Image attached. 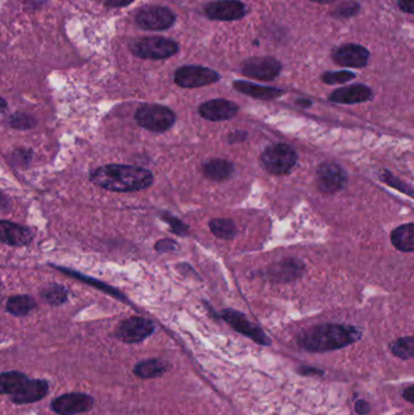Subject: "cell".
I'll return each mask as SVG.
<instances>
[{
    "mask_svg": "<svg viewBox=\"0 0 414 415\" xmlns=\"http://www.w3.org/2000/svg\"><path fill=\"white\" fill-rule=\"evenodd\" d=\"M361 337L362 332L354 326L323 323L300 333L298 345L307 352H327L353 345Z\"/></svg>",
    "mask_w": 414,
    "mask_h": 415,
    "instance_id": "cell-1",
    "label": "cell"
},
{
    "mask_svg": "<svg viewBox=\"0 0 414 415\" xmlns=\"http://www.w3.org/2000/svg\"><path fill=\"white\" fill-rule=\"evenodd\" d=\"M90 180L111 192H136L149 189L154 184V174L140 166L108 164L94 169Z\"/></svg>",
    "mask_w": 414,
    "mask_h": 415,
    "instance_id": "cell-2",
    "label": "cell"
},
{
    "mask_svg": "<svg viewBox=\"0 0 414 415\" xmlns=\"http://www.w3.org/2000/svg\"><path fill=\"white\" fill-rule=\"evenodd\" d=\"M133 55L144 60H167L179 52V44L163 37H142L131 44Z\"/></svg>",
    "mask_w": 414,
    "mask_h": 415,
    "instance_id": "cell-3",
    "label": "cell"
},
{
    "mask_svg": "<svg viewBox=\"0 0 414 415\" xmlns=\"http://www.w3.org/2000/svg\"><path fill=\"white\" fill-rule=\"evenodd\" d=\"M261 164L272 175H286L293 169L298 154L286 143H276L269 146L260 157Z\"/></svg>",
    "mask_w": 414,
    "mask_h": 415,
    "instance_id": "cell-4",
    "label": "cell"
},
{
    "mask_svg": "<svg viewBox=\"0 0 414 415\" xmlns=\"http://www.w3.org/2000/svg\"><path fill=\"white\" fill-rule=\"evenodd\" d=\"M136 123L152 133H164L175 124L177 115L162 105H144L135 113Z\"/></svg>",
    "mask_w": 414,
    "mask_h": 415,
    "instance_id": "cell-5",
    "label": "cell"
},
{
    "mask_svg": "<svg viewBox=\"0 0 414 415\" xmlns=\"http://www.w3.org/2000/svg\"><path fill=\"white\" fill-rule=\"evenodd\" d=\"M175 22L177 15L162 5H146L135 13V23L145 31H167Z\"/></svg>",
    "mask_w": 414,
    "mask_h": 415,
    "instance_id": "cell-6",
    "label": "cell"
},
{
    "mask_svg": "<svg viewBox=\"0 0 414 415\" xmlns=\"http://www.w3.org/2000/svg\"><path fill=\"white\" fill-rule=\"evenodd\" d=\"M220 74L214 69L203 66H182L174 72V83L185 89H195L207 87L219 82Z\"/></svg>",
    "mask_w": 414,
    "mask_h": 415,
    "instance_id": "cell-7",
    "label": "cell"
},
{
    "mask_svg": "<svg viewBox=\"0 0 414 415\" xmlns=\"http://www.w3.org/2000/svg\"><path fill=\"white\" fill-rule=\"evenodd\" d=\"M282 71V64L272 56L249 57L243 61L241 72L248 78L270 82L279 77Z\"/></svg>",
    "mask_w": 414,
    "mask_h": 415,
    "instance_id": "cell-8",
    "label": "cell"
},
{
    "mask_svg": "<svg viewBox=\"0 0 414 415\" xmlns=\"http://www.w3.org/2000/svg\"><path fill=\"white\" fill-rule=\"evenodd\" d=\"M220 316L230 327H232L236 332L242 334L244 337H249L258 345H271L270 337L266 335L265 332L260 327L251 323L242 312H238L236 310L228 309L223 310Z\"/></svg>",
    "mask_w": 414,
    "mask_h": 415,
    "instance_id": "cell-9",
    "label": "cell"
},
{
    "mask_svg": "<svg viewBox=\"0 0 414 415\" xmlns=\"http://www.w3.org/2000/svg\"><path fill=\"white\" fill-rule=\"evenodd\" d=\"M156 330L154 323L144 317H131L121 323L116 335L126 344H138L151 337Z\"/></svg>",
    "mask_w": 414,
    "mask_h": 415,
    "instance_id": "cell-10",
    "label": "cell"
},
{
    "mask_svg": "<svg viewBox=\"0 0 414 415\" xmlns=\"http://www.w3.org/2000/svg\"><path fill=\"white\" fill-rule=\"evenodd\" d=\"M205 14L213 21H237L247 16L248 8L239 0H215L205 5Z\"/></svg>",
    "mask_w": 414,
    "mask_h": 415,
    "instance_id": "cell-11",
    "label": "cell"
},
{
    "mask_svg": "<svg viewBox=\"0 0 414 415\" xmlns=\"http://www.w3.org/2000/svg\"><path fill=\"white\" fill-rule=\"evenodd\" d=\"M94 398L87 393L71 392L61 395L52 402V409L59 415H75L90 411Z\"/></svg>",
    "mask_w": 414,
    "mask_h": 415,
    "instance_id": "cell-12",
    "label": "cell"
},
{
    "mask_svg": "<svg viewBox=\"0 0 414 415\" xmlns=\"http://www.w3.org/2000/svg\"><path fill=\"white\" fill-rule=\"evenodd\" d=\"M369 50L360 44H344L332 51V59L337 65L349 68H363L369 60Z\"/></svg>",
    "mask_w": 414,
    "mask_h": 415,
    "instance_id": "cell-13",
    "label": "cell"
},
{
    "mask_svg": "<svg viewBox=\"0 0 414 415\" xmlns=\"http://www.w3.org/2000/svg\"><path fill=\"white\" fill-rule=\"evenodd\" d=\"M346 174L335 163H323L317 170V186L325 194H334L344 187Z\"/></svg>",
    "mask_w": 414,
    "mask_h": 415,
    "instance_id": "cell-14",
    "label": "cell"
},
{
    "mask_svg": "<svg viewBox=\"0 0 414 415\" xmlns=\"http://www.w3.org/2000/svg\"><path fill=\"white\" fill-rule=\"evenodd\" d=\"M239 111L237 103L226 99H214L202 103L198 113L202 118L210 122H223L233 118Z\"/></svg>",
    "mask_w": 414,
    "mask_h": 415,
    "instance_id": "cell-15",
    "label": "cell"
},
{
    "mask_svg": "<svg viewBox=\"0 0 414 415\" xmlns=\"http://www.w3.org/2000/svg\"><path fill=\"white\" fill-rule=\"evenodd\" d=\"M373 97L372 89L363 84H354L343 88L337 89L332 92L330 100L335 103L354 105L367 102Z\"/></svg>",
    "mask_w": 414,
    "mask_h": 415,
    "instance_id": "cell-16",
    "label": "cell"
},
{
    "mask_svg": "<svg viewBox=\"0 0 414 415\" xmlns=\"http://www.w3.org/2000/svg\"><path fill=\"white\" fill-rule=\"evenodd\" d=\"M0 240L4 245L11 247H24L32 242V231L15 222L0 221Z\"/></svg>",
    "mask_w": 414,
    "mask_h": 415,
    "instance_id": "cell-17",
    "label": "cell"
},
{
    "mask_svg": "<svg viewBox=\"0 0 414 415\" xmlns=\"http://www.w3.org/2000/svg\"><path fill=\"white\" fill-rule=\"evenodd\" d=\"M47 392H49V384L47 380L28 379L24 388H21L15 396L11 397V401L16 405L34 403L47 396Z\"/></svg>",
    "mask_w": 414,
    "mask_h": 415,
    "instance_id": "cell-18",
    "label": "cell"
},
{
    "mask_svg": "<svg viewBox=\"0 0 414 415\" xmlns=\"http://www.w3.org/2000/svg\"><path fill=\"white\" fill-rule=\"evenodd\" d=\"M235 90H237L241 94H244L247 96L258 99V100H275L279 96L283 95V90L277 88H271V87H263L259 84L251 83V82H244V80H235L232 83Z\"/></svg>",
    "mask_w": 414,
    "mask_h": 415,
    "instance_id": "cell-19",
    "label": "cell"
},
{
    "mask_svg": "<svg viewBox=\"0 0 414 415\" xmlns=\"http://www.w3.org/2000/svg\"><path fill=\"white\" fill-rule=\"evenodd\" d=\"M235 166L231 161L223 158H215L209 159L203 164V174L207 179L215 181V182H223L233 175Z\"/></svg>",
    "mask_w": 414,
    "mask_h": 415,
    "instance_id": "cell-20",
    "label": "cell"
},
{
    "mask_svg": "<svg viewBox=\"0 0 414 415\" xmlns=\"http://www.w3.org/2000/svg\"><path fill=\"white\" fill-rule=\"evenodd\" d=\"M305 271L303 263L298 260L288 259L282 263H277L276 266L270 268L269 276L272 279L279 282H290L297 279Z\"/></svg>",
    "mask_w": 414,
    "mask_h": 415,
    "instance_id": "cell-21",
    "label": "cell"
},
{
    "mask_svg": "<svg viewBox=\"0 0 414 415\" xmlns=\"http://www.w3.org/2000/svg\"><path fill=\"white\" fill-rule=\"evenodd\" d=\"M52 268H55L57 271H61V272L65 273L67 276L75 278V279H80V281L83 282V283H87L88 286H95V288H98V291H103V293H108V296L121 300L123 303H128V299H126V296L121 294V291L116 289V288H113V286H108L106 283H103V282L98 281V279L91 278V277L84 276L82 273L73 271V270H71V268H59V266H52Z\"/></svg>",
    "mask_w": 414,
    "mask_h": 415,
    "instance_id": "cell-22",
    "label": "cell"
},
{
    "mask_svg": "<svg viewBox=\"0 0 414 415\" xmlns=\"http://www.w3.org/2000/svg\"><path fill=\"white\" fill-rule=\"evenodd\" d=\"M391 242L396 249L401 252H414V224L401 225L392 231Z\"/></svg>",
    "mask_w": 414,
    "mask_h": 415,
    "instance_id": "cell-23",
    "label": "cell"
},
{
    "mask_svg": "<svg viewBox=\"0 0 414 415\" xmlns=\"http://www.w3.org/2000/svg\"><path fill=\"white\" fill-rule=\"evenodd\" d=\"M168 365L158 358L141 361L134 367V374L141 379H156L167 373Z\"/></svg>",
    "mask_w": 414,
    "mask_h": 415,
    "instance_id": "cell-24",
    "label": "cell"
},
{
    "mask_svg": "<svg viewBox=\"0 0 414 415\" xmlns=\"http://www.w3.org/2000/svg\"><path fill=\"white\" fill-rule=\"evenodd\" d=\"M27 381V377L21 372H17V370L4 372L0 378V391L3 395H9L10 397L15 396L21 388H24V384Z\"/></svg>",
    "mask_w": 414,
    "mask_h": 415,
    "instance_id": "cell-25",
    "label": "cell"
},
{
    "mask_svg": "<svg viewBox=\"0 0 414 415\" xmlns=\"http://www.w3.org/2000/svg\"><path fill=\"white\" fill-rule=\"evenodd\" d=\"M37 303L29 296H11L6 301V311L16 317H24L36 309Z\"/></svg>",
    "mask_w": 414,
    "mask_h": 415,
    "instance_id": "cell-26",
    "label": "cell"
},
{
    "mask_svg": "<svg viewBox=\"0 0 414 415\" xmlns=\"http://www.w3.org/2000/svg\"><path fill=\"white\" fill-rule=\"evenodd\" d=\"M40 296L47 304L59 306V305L65 304L68 300V291L62 284L52 283L43 289Z\"/></svg>",
    "mask_w": 414,
    "mask_h": 415,
    "instance_id": "cell-27",
    "label": "cell"
},
{
    "mask_svg": "<svg viewBox=\"0 0 414 415\" xmlns=\"http://www.w3.org/2000/svg\"><path fill=\"white\" fill-rule=\"evenodd\" d=\"M209 228L212 233L220 240H233L237 233L235 222L230 219H214L209 222Z\"/></svg>",
    "mask_w": 414,
    "mask_h": 415,
    "instance_id": "cell-28",
    "label": "cell"
},
{
    "mask_svg": "<svg viewBox=\"0 0 414 415\" xmlns=\"http://www.w3.org/2000/svg\"><path fill=\"white\" fill-rule=\"evenodd\" d=\"M392 355L400 360L414 358V337H404L396 339L390 344Z\"/></svg>",
    "mask_w": 414,
    "mask_h": 415,
    "instance_id": "cell-29",
    "label": "cell"
},
{
    "mask_svg": "<svg viewBox=\"0 0 414 415\" xmlns=\"http://www.w3.org/2000/svg\"><path fill=\"white\" fill-rule=\"evenodd\" d=\"M360 6L357 1L355 0H348V1H343L341 4L338 5L331 15L335 19H350V17H354L356 15L359 14Z\"/></svg>",
    "mask_w": 414,
    "mask_h": 415,
    "instance_id": "cell-30",
    "label": "cell"
},
{
    "mask_svg": "<svg viewBox=\"0 0 414 415\" xmlns=\"http://www.w3.org/2000/svg\"><path fill=\"white\" fill-rule=\"evenodd\" d=\"M356 78V74L351 71H337V72H326L322 74V82L328 84V85H335V84H345Z\"/></svg>",
    "mask_w": 414,
    "mask_h": 415,
    "instance_id": "cell-31",
    "label": "cell"
},
{
    "mask_svg": "<svg viewBox=\"0 0 414 415\" xmlns=\"http://www.w3.org/2000/svg\"><path fill=\"white\" fill-rule=\"evenodd\" d=\"M8 123L13 129L16 130L32 129L33 126L37 124V122L33 118L32 115H26L22 112H17V113L11 115Z\"/></svg>",
    "mask_w": 414,
    "mask_h": 415,
    "instance_id": "cell-32",
    "label": "cell"
},
{
    "mask_svg": "<svg viewBox=\"0 0 414 415\" xmlns=\"http://www.w3.org/2000/svg\"><path fill=\"white\" fill-rule=\"evenodd\" d=\"M380 179H382V181H384L385 184L391 186V187L400 189L401 192H404V194H407V196H410V197H412V198H414L413 187H411V186L405 184V182H402V181L399 180L397 177H395V176L392 175V174H390L389 171H383L382 174H380Z\"/></svg>",
    "mask_w": 414,
    "mask_h": 415,
    "instance_id": "cell-33",
    "label": "cell"
},
{
    "mask_svg": "<svg viewBox=\"0 0 414 415\" xmlns=\"http://www.w3.org/2000/svg\"><path fill=\"white\" fill-rule=\"evenodd\" d=\"M162 219H163L164 221L167 222L168 225L170 226V230H172L175 235H188V227H187V225H185L182 220H179L177 217H172V215L168 214V212H163V214H162Z\"/></svg>",
    "mask_w": 414,
    "mask_h": 415,
    "instance_id": "cell-34",
    "label": "cell"
},
{
    "mask_svg": "<svg viewBox=\"0 0 414 415\" xmlns=\"http://www.w3.org/2000/svg\"><path fill=\"white\" fill-rule=\"evenodd\" d=\"M179 249V245L174 240L170 238H164L156 243L154 245V250L158 252L159 254L172 253Z\"/></svg>",
    "mask_w": 414,
    "mask_h": 415,
    "instance_id": "cell-35",
    "label": "cell"
},
{
    "mask_svg": "<svg viewBox=\"0 0 414 415\" xmlns=\"http://www.w3.org/2000/svg\"><path fill=\"white\" fill-rule=\"evenodd\" d=\"M298 373L303 377H323L326 372L321 368L317 367H311V365H302L299 367Z\"/></svg>",
    "mask_w": 414,
    "mask_h": 415,
    "instance_id": "cell-36",
    "label": "cell"
},
{
    "mask_svg": "<svg viewBox=\"0 0 414 415\" xmlns=\"http://www.w3.org/2000/svg\"><path fill=\"white\" fill-rule=\"evenodd\" d=\"M103 4L106 8H112V9H119V8H126L129 5L133 4L135 0H101Z\"/></svg>",
    "mask_w": 414,
    "mask_h": 415,
    "instance_id": "cell-37",
    "label": "cell"
},
{
    "mask_svg": "<svg viewBox=\"0 0 414 415\" xmlns=\"http://www.w3.org/2000/svg\"><path fill=\"white\" fill-rule=\"evenodd\" d=\"M355 412L359 415H367L371 412V405L366 400H357L355 402Z\"/></svg>",
    "mask_w": 414,
    "mask_h": 415,
    "instance_id": "cell-38",
    "label": "cell"
},
{
    "mask_svg": "<svg viewBox=\"0 0 414 415\" xmlns=\"http://www.w3.org/2000/svg\"><path fill=\"white\" fill-rule=\"evenodd\" d=\"M401 11L406 14L414 15V0H397Z\"/></svg>",
    "mask_w": 414,
    "mask_h": 415,
    "instance_id": "cell-39",
    "label": "cell"
},
{
    "mask_svg": "<svg viewBox=\"0 0 414 415\" xmlns=\"http://www.w3.org/2000/svg\"><path fill=\"white\" fill-rule=\"evenodd\" d=\"M31 158H32V152H31V151H27V150H20V151L15 153L14 159H17L20 164H22L24 161L26 164H28V163L31 161Z\"/></svg>",
    "mask_w": 414,
    "mask_h": 415,
    "instance_id": "cell-40",
    "label": "cell"
},
{
    "mask_svg": "<svg viewBox=\"0 0 414 415\" xmlns=\"http://www.w3.org/2000/svg\"><path fill=\"white\" fill-rule=\"evenodd\" d=\"M246 138H247V133L238 130V131H235V133L228 135V140L230 143H242Z\"/></svg>",
    "mask_w": 414,
    "mask_h": 415,
    "instance_id": "cell-41",
    "label": "cell"
},
{
    "mask_svg": "<svg viewBox=\"0 0 414 415\" xmlns=\"http://www.w3.org/2000/svg\"><path fill=\"white\" fill-rule=\"evenodd\" d=\"M402 397L405 398L406 401L410 402V403L414 405V385L406 388L405 390L402 391Z\"/></svg>",
    "mask_w": 414,
    "mask_h": 415,
    "instance_id": "cell-42",
    "label": "cell"
},
{
    "mask_svg": "<svg viewBox=\"0 0 414 415\" xmlns=\"http://www.w3.org/2000/svg\"><path fill=\"white\" fill-rule=\"evenodd\" d=\"M297 105H299V106H302L303 107V108H305V107L311 106L312 102L310 101V100H305V99H302V100H297Z\"/></svg>",
    "mask_w": 414,
    "mask_h": 415,
    "instance_id": "cell-43",
    "label": "cell"
},
{
    "mask_svg": "<svg viewBox=\"0 0 414 415\" xmlns=\"http://www.w3.org/2000/svg\"><path fill=\"white\" fill-rule=\"evenodd\" d=\"M313 3H318V4H333L335 0H311Z\"/></svg>",
    "mask_w": 414,
    "mask_h": 415,
    "instance_id": "cell-44",
    "label": "cell"
},
{
    "mask_svg": "<svg viewBox=\"0 0 414 415\" xmlns=\"http://www.w3.org/2000/svg\"><path fill=\"white\" fill-rule=\"evenodd\" d=\"M5 111H6V101L4 99H1V113H5Z\"/></svg>",
    "mask_w": 414,
    "mask_h": 415,
    "instance_id": "cell-45",
    "label": "cell"
}]
</instances>
